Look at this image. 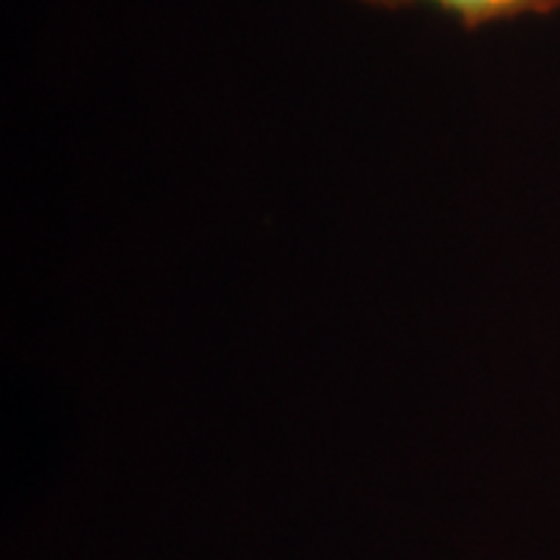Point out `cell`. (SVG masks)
<instances>
[{
	"label": "cell",
	"instance_id": "cell-2",
	"mask_svg": "<svg viewBox=\"0 0 560 560\" xmlns=\"http://www.w3.org/2000/svg\"><path fill=\"white\" fill-rule=\"evenodd\" d=\"M548 5H550V11L556 9V5H560V0H548Z\"/></svg>",
	"mask_w": 560,
	"mask_h": 560
},
{
	"label": "cell",
	"instance_id": "cell-1",
	"mask_svg": "<svg viewBox=\"0 0 560 560\" xmlns=\"http://www.w3.org/2000/svg\"><path fill=\"white\" fill-rule=\"evenodd\" d=\"M376 9H408V5H433L454 13L465 26H480L490 21L514 19L522 13H548V0H361Z\"/></svg>",
	"mask_w": 560,
	"mask_h": 560
}]
</instances>
